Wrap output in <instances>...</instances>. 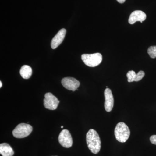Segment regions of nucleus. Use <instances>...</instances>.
I'll return each mask as SVG.
<instances>
[{"instance_id":"obj_1","label":"nucleus","mask_w":156,"mask_h":156,"mask_svg":"<svg viewBox=\"0 0 156 156\" xmlns=\"http://www.w3.org/2000/svg\"><path fill=\"white\" fill-rule=\"evenodd\" d=\"M86 140L88 147L92 153L97 154L100 151L101 142L100 137L97 132L91 129L87 132Z\"/></svg>"},{"instance_id":"obj_2","label":"nucleus","mask_w":156,"mask_h":156,"mask_svg":"<svg viewBox=\"0 0 156 156\" xmlns=\"http://www.w3.org/2000/svg\"><path fill=\"white\" fill-rule=\"evenodd\" d=\"M115 135L119 142H126L130 136V129L125 123H119L115 128Z\"/></svg>"},{"instance_id":"obj_3","label":"nucleus","mask_w":156,"mask_h":156,"mask_svg":"<svg viewBox=\"0 0 156 156\" xmlns=\"http://www.w3.org/2000/svg\"><path fill=\"white\" fill-rule=\"evenodd\" d=\"M82 60L87 66L94 67L101 63L102 56L100 53L93 54H83L81 56Z\"/></svg>"},{"instance_id":"obj_4","label":"nucleus","mask_w":156,"mask_h":156,"mask_svg":"<svg viewBox=\"0 0 156 156\" xmlns=\"http://www.w3.org/2000/svg\"><path fill=\"white\" fill-rule=\"evenodd\" d=\"M33 131V128L30 125L25 123H21L17 125L13 131L12 134L14 137L17 138H23L28 136Z\"/></svg>"},{"instance_id":"obj_5","label":"nucleus","mask_w":156,"mask_h":156,"mask_svg":"<svg viewBox=\"0 0 156 156\" xmlns=\"http://www.w3.org/2000/svg\"><path fill=\"white\" fill-rule=\"evenodd\" d=\"M44 103V106L46 108L51 110H54L57 108L59 101L52 93L48 92L45 95Z\"/></svg>"},{"instance_id":"obj_6","label":"nucleus","mask_w":156,"mask_h":156,"mask_svg":"<svg viewBox=\"0 0 156 156\" xmlns=\"http://www.w3.org/2000/svg\"><path fill=\"white\" fill-rule=\"evenodd\" d=\"M58 140L63 147L69 148L73 145V139L69 131L66 129L62 131L58 137Z\"/></svg>"},{"instance_id":"obj_7","label":"nucleus","mask_w":156,"mask_h":156,"mask_svg":"<svg viewBox=\"0 0 156 156\" xmlns=\"http://www.w3.org/2000/svg\"><path fill=\"white\" fill-rule=\"evenodd\" d=\"M61 83L64 88L72 91L77 90L80 86V82L76 79L69 77L63 78L62 80Z\"/></svg>"},{"instance_id":"obj_8","label":"nucleus","mask_w":156,"mask_h":156,"mask_svg":"<svg viewBox=\"0 0 156 156\" xmlns=\"http://www.w3.org/2000/svg\"><path fill=\"white\" fill-rule=\"evenodd\" d=\"M105 108L107 112H110L114 106V97L111 90L108 88L105 89L104 92Z\"/></svg>"},{"instance_id":"obj_9","label":"nucleus","mask_w":156,"mask_h":156,"mask_svg":"<svg viewBox=\"0 0 156 156\" xmlns=\"http://www.w3.org/2000/svg\"><path fill=\"white\" fill-rule=\"evenodd\" d=\"M147 15L144 12L141 11H133L130 15L128 19V22L130 24H133L137 21L142 23L146 19Z\"/></svg>"},{"instance_id":"obj_10","label":"nucleus","mask_w":156,"mask_h":156,"mask_svg":"<svg viewBox=\"0 0 156 156\" xmlns=\"http://www.w3.org/2000/svg\"><path fill=\"white\" fill-rule=\"evenodd\" d=\"M66 33V30L64 28L62 29L58 32L51 41V47L52 49H55L61 44L64 40Z\"/></svg>"},{"instance_id":"obj_11","label":"nucleus","mask_w":156,"mask_h":156,"mask_svg":"<svg viewBox=\"0 0 156 156\" xmlns=\"http://www.w3.org/2000/svg\"><path fill=\"white\" fill-rule=\"evenodd\" d=\"M144 76H145V73L143 71H140L137 74H136L134 71H129L127 74L128 81L129 83L138 82L141 80Z\"/></svg>"},{"instance_id":"obj_12","label":"nucleus","mask_w":156,"mask_h":156,"mask_svg":"<svg viewBox=\"0 0 156 156\" xmlns=\"http://www.w3.org/2000/svg\"><path fill=\"white\" fill-rule=\"evenodd\" d=\"M0 154L2 156H13L14 151L8 144L2 143L0 144Z\"/></svg>"},{"instance_id":"obj_13","label":"nucleus","mask_w":156,"mask_h":156,"mask_svg":"<svg viewBox=\"0 0 156 156\" xmlns=\"http://www.w3.org/2000/svg\"><path fill=\"white\" fill-rule=\"evenodd\" d=\"M20 73L23 78L27 80L29 79L32 74V69L28 65H23L20 69Z\"/></svg>"},{"instance_id":"obj_14","label":"nucleus","mask_w":156,"mask_h":156,"mask_svg":"<svg viewBox=\"0 0 156 156\" xmlns=\"http://www.w3.org/2000/svg\"><path fill=\"white\" fill-rule=\"evenodd\" d=\"M147 53L151 58H156V46H151L147 50Z\"/></svg>"},{"instance_id":"obj_15","label":"nucleus","mask_w":156,"mask_h":156,"mask_svg":"<svg viewBox=\"0 0 156 156\" xmlns=\"http://www.w3.org/2000/svg\"><path fill=\"white\" fill-rule=\"evenodd\" d=\"M150 140L152 144L156 145V135H152L150 138Z\"/></svg>"},{"instance_id":"obj_16","label":"nucleus","mask_w":156,"mask_h":156,"mask_svg":"<svg viewBox=\"0 0 156 156\" xmlns=\"http://www.w3.org/2000/svg\"><path fill=\"white\" fill-rule=\"evenodd\" d=\"M118 2L121 3V4H123L126 2V0H117Z\"/></svg>"},{"instance_id":"obj_17","label":"nucleus","mask_w":156,"mask_h":156,"mask_svg":"<svg viewBox=\"0 0 156 156\" xmlns=\"http://www.w3.org/2000/svg\"><path fill=\"white\" fill-rule=\"evenodd\" d=\"M2 82H0V88H2Z\"/></svg>"},{"instance_id":"obj_18","label":"nucleus","mask_w":156,"mask_h":156,"mask_svg":"<svg viewBox=\"0 0 156 156\" xmlns=\"http://www.w3.org/2000/svg\"><path fill=\"white\" fill-rule=\"evenodd\" d=\"M63 126H61V128H63Z\"/></svg>"}]
</instances>
